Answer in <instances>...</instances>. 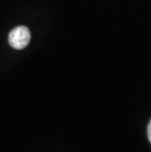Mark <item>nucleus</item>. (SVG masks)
I'll use <instances>...</instances> for the list:
<instances>
[{
  "instance_id": "f257e3e1",
  "label": "nucleus",
  "mask_w": 151,
  "mask_h": 152,
  "mask_svg": "<svg viewBox=\"0 0 151 152\" xmlns=\"http://www.w3.org/2000/svg\"><path fill=\"white\" fill-rule=\"evenodd\" d=\"M8 40L11 46L15 49H24L30 43L31 33L27 27L20 26L11 31Z\"/></svg>"
},
{
  "instance_id": "f03ea898",
  "label": "nucleus",
  "mask_w": 151,
  "mask_h": 152,
  "mask_svg": "<svg viewBox=\"0 0 151 152\" xmlns=\"http://www.w3.org/2000/svg\"><path fill=\"white\" fill-rule=\"evenodd\" d=\"M147 135H148V140L151 142V121L149 122L148 128H147Z\"/></svg>"
}]
</instances>
